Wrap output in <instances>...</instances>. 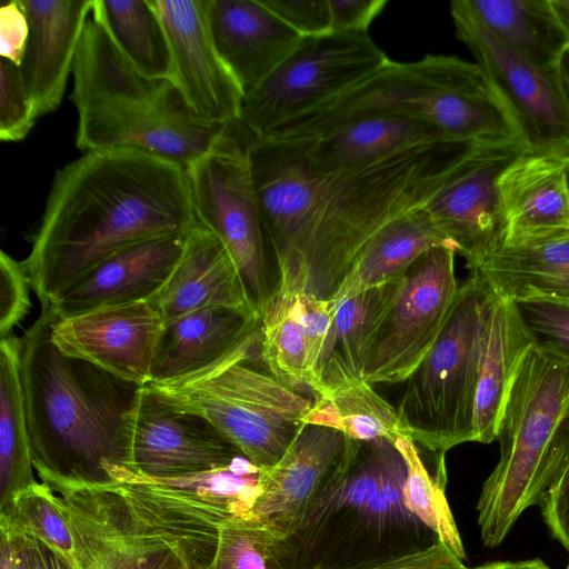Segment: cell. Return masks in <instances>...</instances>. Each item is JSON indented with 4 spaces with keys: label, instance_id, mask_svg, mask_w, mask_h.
Here are the masks:
<instances>
[{
    "label": "cell",
    "instance_id": "1",
    "mask_svg": "<svg viewBox=\"0 0 569 569\" xmlns=\"http://www.w3.org/2000/svg\"><path fill=\"white\" fill-rule=\"evenodd\" d=\"M475 144L438 141L325 176L306 167L296 142L254 136L251 168L279 278L329 300L365 243L423 207Z\"/></svg>",
    "mask_w": 569,
    "mask_h": 569
},
{
    "label": "cell",
    "instance_id": "2",
    "mask_svg": "<svg viewBox=\"0 0 569 569\" xmlns=\"http://www.w3.org/2000/svg\"><path fill=\"white\" fill-rule=\"evenodd\" d=\"M196 222L181 163L129 147L88 151L57 170L22 263L43 307L123 248Z\"/></svg>",
    "mask_w": 569,
    "mask_h": 569
},
{
    "label": "cell",
    "instance_id": "3",
    "mask_svg": "<svg viewBox=\"0 0 569 569\" xmlns=\"http://www.w3.org/2000/svg\"><path fill=\"white\" fill-rule=\"evenodd\" d=\"M49 306L20 338V376L31 459L54 492L110 488L134 472L130 415L140 386L62 353Z\"/></svg>",
    "mask_w": 569,
    "mask_h": 569
},
{
    "label": "cell",
    "instance_id": "4",
    "mask_svg": "<svg viewBox=\"0 0 569 569\" xmlns=\"http://www.w3.org/2000/svg\"><path fill=\"white\" fill-rule=\"evenodd\" d=\"M407 467L387 439L352 440L292 530L273 539L282 569H369L440 540L405 505Z\"/></svg>",
    "mask_w": 569,
    "mask_h": 569
},
{
    "label": "cell",
    "instance_id": "5",
    "mask_svg": "<svg viewBox=\"0 0 569 569\" xmlns=\"http://www.w3.org/2000/svg\"><path fill=\"white\" fill-rule=\"evenodd\" d=\"M369 117L427 121L458 141L523 142L516 121L482 68L477 62L443 54H427L412 62L389 59L352 88L263 138L310 140Z\"/></svg>",
    "mask_w": 569,
    "mask_h": 569
},
{
    "label": "cell",
    "instance_id": "6",
    "mask_svg": "<svg viewBox=\"0 0 569 569\" xmlns=\"http://www.w3.org/2000/svg\"><path fill=\"white\" fill-rule=\"evenodd\" d=\"M72 74L70 99L78 112L76 146L83 152L129 147L188 167L226 126L197 119L169 80L139 73L113 41L96 0Z\"/></svg>",
    "mask_w": 569,
    "mask_h": 569
},
{
    "label": "cell",
    "instance_id": "7",
    "mask_svg": "<svg viewBox=\"0 0 569 569\" xmlns=\"http://www.w3.org/2000/svg\"><path fill=\"white\" fill-rule=\"evenodd\" d=\"M260 345L259 322L208 367L146 386L177 409L207 418L253 465L271 468L306 425L313 401L258 366Z\"/></svg>",
    "mask_w": 569,
    "mask_h": 569
},
{
    "label": "cell",
    "instance_id": "8",
    "mask_svg": "<svg viewBox=\"0 0 569 569\" xmlns=\"http://www.w3.org/2000/svg\"><path fill=\"white\" fill-rule=\"evenodd\" d=\"M569 412V362L531 346L523 355L497 427L500 459L482 485L478 525L495 548L520 515L540 505L538 480L550 441Z\"/></svg>",
    "mask_w": 569,
    "mask_h": 569
},
{
    "label": "cell",
    "instance_id": "9",
    "mask_svg": "<svg viewBox=\"0 0 569 569\" xmlns=\"http://www.w3.org/2000/svg\"><path fill=\"white\" fill-rule=\"evenodd\" d=\"M492 288L471 273L436 343L405 381L398 417L406 436L433 455L473 441V417Z\"/></svg>",
    "mask_w": 569,
    "mask_h": 569
},
{
    "label": "cell",
    "instance_id": "10",
    "mask_svg": "<svg viewBox=\"0 0 569 569\" xmlns=\"http://www.w3.org/2000/svg\"><path fill=\"white\" fill-rule=\"evenodd\" d=\"M253 138L233 120L186 170L197 222L223 243L260 313L273 289L269 268L274 257L251 168Z\"/></svg>",
    "mask_w": 569,
    "mask_h": 569
},
{
    "label": "cell",
    "instance_id": "11",
    "mask_svg": "<svg viewBox=\"0 0 569 569\" xmlns=\"http://www.w3.org/2000/svg\"><path fill=\"white\" fill-rule=\"evenodd\" d=\"M388 60L368 34L303 37L264 81L243 96L238 120L256 137H267L352 88Z\"/></svg>",
    "mask_w": 569,
    "mask_h": 569
},
{
    "label": "cell",
    "instance_id": "12",
    "mask_svg": "<svg viewBox=\"0 0 569 569\" xmlns=\"http://www.w3.org/2000/svg\"><path fill=\"white\" fill-rule=\"evenodd\" d=\"M457 38L505 102L529 152L569 157V93L558 68L538 66L491 33L466 0L450 2Z\"/></svg>",
    "mask_w": 569,
    "mask_h": 569
},
{
    "label": "cell",
    "instance_id": "13",
    "mask_svg": "<svg viewBox=\"0 0 569 569\" xmlns=\"http://www.w3.org/2000/svg\"><path fill=\"white\" fill-rule=\"evenodd\" d=\"M455 254L451 248L436 247L407 270L370 349L363 372L367 382H405L427 357L459 291Z\"/></svg>",
    "mask_w": 569,
    "mask_h": 569
},
{
    "label": "cell",
    "instance_id": "14",
    "mask_svg": "<svg viewBox=\"0 0 569 569\" xmlns=\"http://www.w3.org/2000/svg\"><path fill=\"white\" fill-rule=\"evenodd\" d=\"M163 26L170 83L199 120L224 126L238 120L243 91L220 57L209 24V0H150Z\"/></svg>",
    "mask_w": 569,
    "mask_h": 569
},
{
    "label": "cell",
    "instance_id": "15",
    "mask_svg": "<svg viewBox=\"0 0 569 569\" xmlns=\"http://www.w3.org/2000/svg\"><path fill=\"white\" fill-rule=\"evenodd\" d=\"M130 432L134 473L144 477L198 475L243 456L207 418L177 409L148 386L140 388Z\"/></svg>",
    "mask_w": 569,
    "mask_h": 569
},
{
    "label": "cell",
    "instance_id": "16",
    "mask_svg": "<svg viewBox=\"0 0 569 569\" xmlns=\"http://www.w3.org/2000/svg\"><path fill=\"white\" fill-rule=\"evenodd\" d=\"M527 151L520 140L475 144L453 177L425 203L423 209L467 266L498 246L499 180Z\"/></svg>",
    "mask_w": 569,
    "mask_h": 569
},
{
    "label": "cell",
    "instance_id": "17",
    "mask_svg": "<svg viewBox=\"0 0 569 569\" xmlns=\"http://www.w3.org/2000/svg\"><path fill=\"white\" fill-rule=\"evenodd\" d=\"M61 496L82 569H188L169 543L147 532L113 488H79Z\"/></svg>",
    "mask_w": 569,
    "mask_h": 569
},
{
    "label": "cell",
    "instance_id": "18",
    "mask_svg": "<svg viewBox=\"0 0 569 569\" xmlns=\"http://www.w3.org/2000/svg\"><path fill=\"white\" fill-rule=\"evenodd\" d=\"M163 318L150 301L57 318L51 339L64 355L89 361L140 387L150 371Z\"/></svg>",
    "mask_w": 569,
    "mask_h": 569
},
{
    "label": "cell",
    "instance_id": "19",
    "mask_svg": "<svg viewBox=\"0 0 569 569\" xmlns=\"http://www.w3.org/2000/svg\"><path fill=\"white\" fill-rule=\"evenodd\" d=\"M351 442L339 430L306 423L278 463L263 468V493L251 521L267 528L276 539L286 537L342 465Z\"/></svg>",
    "mask_w": 569,
    "mask_h": 569
},
{
    "label": "cell",
    "instance_id": "20",
    "mask_svg": "<svg viewBox=\"0 0 569 569\" xmlns=\"http://www.w3.org/2000/svg\"><path fill=\"white\" fill-rule=\"evenodd\" d=\"M187 233L156 237L123 248L61 291L48 306L57 318H67L151 301L174 269Z\"/></svg>",
    "mask_w": 569,
    "mask_h": 569
},
{
    "label": "cell",
    "instance_id": "21",
    "mask_svg": "<svg viewBox=\"0 0 569 569\" xmlns=\"http://www.w3.org/2000/svg\"><path fill=\"white\" fill-rule=\"evenodd\" d=\"M497 247L569 237V188L562 159L531 153L517 158L499 180Z\"/></svg>",
    "mask_w": 569,
    "mask_h": 569
},
{
    "label": "cell",
    "instance_id": "22",
    "mask_svg": "<svg viewBox=\"0 0 569 569\" xmlns=\"http://www.w3.org/2000/svg\"><path fill=\"white\" fill-rule=\"evenodd\" d=\"M117 485L144 495L211 530L230 520H251L263 493V468L246 457L211 471L176 477L150 478L123 471Z\"/></svg>",
    "mask_w": 569,
    "mask_h": 569
},
{
    "label": "cell",
    "instance_id": "23",
    "mask_svg": "<svg viewBox=\"0 0 569 569\" xmlns=\"http://www.w3.org/2000/svg\"><path fill=\"white\" fill-rule=\"evenodd\" d=\"M216 48L243 96L264 81L302 40L262 0H209Z\"/></svg>",
    "mask_w": 569,
    "mask_h": 569
},
{
    "label": "cell",
    "instance_id": "24",
    "mask_svg": "<svg viewBox=\"0 0 569 569\" xmlns=\"http://www.w3.org/2000/svg\"><path fill=\"white\" fill-rule=\"evenodd\" d=\"M29 37L20 70L38 116L61 103L93 0H20Z\"/></svg>",
    "mask_w": 569,
    "mask_h": 569
},
{
    "label": "cell",
    "instance_id": "25",
    "mask_svg": "<svg viewBox=\"0 0 569 569\" xmlns=\"http://www.w3.org/2000/svg\"><path fill=\"white\" fill-rule=\"evenodd\" d=\"M163 321L207 308L259 311L220 239L200 223L187 233L181 256L162 290L150 301Z\"/></svg>",
    "mask_w": 569,
    "mask_h": 569
},
{
    "label": "cell",
    "instance_id": "26",
    "mask_svg": "<svg viewBox=\"0 0 569 569\" xmlns=\"http://www.w3.org/2000/svg\"><path fill=\"white\" fill-rule=\"evenodd\" d=\"M446 140L453 139L427 121L369 117L349 121L310 140L289 141L297 143L310 171L327 176L371 166L402 151Z\"/></svg>",
    "mask_w": 569,
    "mask_h": 569
},
{
    "label": "cell",
    "instance_id": "27",
    "mask_svg": "<svg viewBox=\"0 0 569 569\" xmlns=\"http://www.w3.org/2000/svg\"><path fill=\"white\" fill-rule=\"evenodd\" d=\"M259 322L260 315L230 308L200 309L164 322L149 383L173 380L208 367L232 350Z\"/></svg>",
    "mask_w": 569,
    "mask_h": 569
},
{
    "label": "cell",
    "instance_id": "28",
    "mask_svg": "<svg viewBox=\"0 0 569 569\" xmlns=\"http://www.w3.org/2000/svg\"><path fill=\"white\" fill-rule=\"evenodd\" d=\"M436 247L458 253L423 207L391 220L360 249L329 302L337 309L342 301L403 276L420 256Z\"/></svg>",
    "mask_w": 569,
    "mask_h": 569
},
{
    "label": "cell",
    "instance_id": "29",
    "mask_svg": "<svg viewBox=\"0 0 569 569\" xmlns=\"http://www.w3.org/2000/svg\"><path fill=\"white\" fill-rule=\"evenodd\" d=\"M468 268L502 299H540L569 306V237L496 247Z\"/></svg>",
    "mask_w": 569,
    "mask_h": 569
},
{
    "label": "cell",
    "instance_id": "30",
    "mask_svg": "<svg viewBox=\"0 0 569 569\" xmlns=\"http://www.w3.org/2000/svg\"><path fill=\"white\" fill-rule=\"evenodd\" d=\"M532 346L513 301L496 295L486 331L476 393L473 441L490 443L515 375Z\"/></svg>",
    "mask_w": 569,
    "mask_h": 569
},
{
    "label": "cell",
    "instance_id": "31",
    "mask_svg": "<svg viewBox=\"0 0 569 569\" xmlns=\"http://www.w3.org/2000/svg\"><path fill=\"white\" fill-rule=\"evenodd\" d=\"M305 423L332 428L349 439L369 442L387 439L391 442L406 436L397 408L379 396L363 378L342 373L322 377Z\"/></svg>",
    "mask_w": 569,
    "mask_h": 569
},
{
    "label": "cell",
    "instance_id": "32",
    "mask_svg": "<svg viewBox=\"0 0 569 569\" xmlns=\"http://www.w3.org/2000/svg\"><path fill=\"white\" fill-rule=\"evenodd\" d=\"M499 40L531 62L557 68L569 47V31L552 0H466Z\"/></svg>",
    "mask_w": 569,
    "mask_h": 569
},
{
    "label": "cell",
    "instance_id": "33",
    "mask_svg": "<svg viewBox=\"0 0 569 569\" xmlns=\"http://www.w3.org/2000/svg\"><path fill=\"white\" fill-rule=\"evenodd\" d=\"M406 273L339 303L320 365L323 375L363 378L377 333L400 292ZM322 386V380H321Z\"/></svg>",
    "mask_w": 569,
    "mask_h": 569
},
{
    "label": "cell",
    "instance_id": "34",
    "mask_svg": "<svg viewBox=\"0 0 569 569\" xmlns=\"http://www.w3.org/2000/svg\"><path fill=\"white\" fill-rule=\"evenodd\" d=\"M20 338L0 339V510L37 482L19 360Z\"/></svg>",
    "mask_w": 569,
    "mask_h": 569
},
{
    "label": "cell",
    "instance_id": "35",
    "mask_svg": "<svg viewBox=\"0 0 569 569\" xmlns=\"http://www.w3.org/2000/svg\"><path fill=\"white\" fill-rule=\"evenodd\" d=\"M300 290L287 279L277 283L260 310V357L266 369L292 390L308 389L301 330Z\"/></svg>",
    "mask_w": 569,
    "mask_h": 569
},
{
    "label": "cell",
    "instance_id": "36",
    "mask_svg": "<svg viewBox=\"0 0 569 569\" xmlns=\"http://www.w3.org/2000/svg\"><path fill=\"white\" fill-rule=\"evenodd\" d=\"M119 50L143 77L169 80L171 54L167 36L150 0H96Z\"/></svg>",
    "mask_w": 569,
    "mask_h": 569
},
{
    "label": "cell",
    "instance_id": "37",
    "mask_svg": "<svg viewBox=\"0 0 569 569\" xmlns=\"http://www.w3.org/2000/svg\"><path fill=\"white\" fill-rule=\"evenodd\" d=\"M393 443L402 455L407 467L402 489L406 507L463 561L465 548L445 495L447 482L445 457L439 459L431 473L410 437H398Z\"/></svg>",
    "mask_w": 569,
    "mask_h": 569
},
{
    "label": "cell",
    "instance_id": "38",
    "mask_svg": "<svg viewBox=\"0 0 569 569\" xmlns=\"http://www.w3.org/2000/svg\"><path fill=\"white\" fill-rule=\"evenodd\" d=\"M0 522L36 535L74 563V540L66 505L42 481L18 492L0 510Z\"/></svg>",
    "mask_w": 569,
    "mask_h": 569
},
{
    "label": "cell",
    "instance_id": "39",
    "mask_svg": "<svg viewBox=\"0 0 569 569\" xmlns=\"http://www.w3.org/2000/svg\"><path fill=\"white\" fill-rule=\"evenodd\" d=\"M539 492L541 513L551 535L569 549V412L557 428L545 455Z\"/></svg>",
    "mask_w": 569,
    "mask_h": 569
},
{
    "label": "cell",
    "instance_id": "40",
    "mask_svg": "<svg viewBox=\"0 0 569 569\" xmlns=\"http://www.w3.org/2000/svg\"><path fill=\"white\" fill-rule=\"evenodd\" d=\"M273 539L254 521H227L219 527L216 553L206 569H282L272 556Z\"/></svg>",
    "mask_w": 569,
    "mask_h": 569
},
{
    "label": "cell",
    "instance_id": "41",
    "mask_svg": "<svg viewBox=\"0 0 569 569\" xmlns=\"http://www.w3.org/2000/svg\"><path fill=\"white\" fill-rule=\"evenodd\" d=\"M513 302L532 345L569 362V306L540 299Z\"/></svg>",
    "mask_w": 569,
    "mask_h": 569
},
{
    "label": "cell",
    "instance_id": "42",
    "mask_svg": "<svg viewBox=\"0 0 569 569\" xmlns=\"http://www.w3.org/2000/svg\"><path fill=\"white\" fill-rule=\"evenodd\" d=\"M36 104L26 87L20 66L0 60V139L20 141L38 118Z\"/></svg>",
    "mask_w": 569,
    "mask_h": 569
},
{
    "label": "cell",
    "instance_id": "43",
    "mask_svg": "<svg viewBox=\"0 0 569 569\" xmlns=\"http://www.w3.org/2000/svg\"><path fill=\"white\" fill-rule=\"evenodd\" d=\"M301 330L305 345L306 385L316 396L321 389L320 365L336 308L329 300L300 292Z\"/></svg>",
    "mask_w": 569,
    "mask_h": 569
},
{
    "label": "cell",
    "instance_id": "44",
    "mask_svg": "<svg viewBox=\"0 0 569 569\" xmlns=\"http://www.w3.org/2000/svg\"><path fill=\"white\" fill-rule=\"evenodd\" d=\"M30 282L22 261L0 252V337L13 333L31 307Z\"/></svg>",
    "mask_w": 569,
    "mask_h": 569
},
{
    "label": "cell",
    "instance_id": "45",
    "mask_svg": "<svg viewBox=\"0 0 569 569\" xmlns=\"http://www.w3.org/2000/svg\"><path fill=\"white\" fill-rule=\"evenodd\" d=\"M262 2L302 37L333 32L329 0H262Z\"/></svg>",
    "mask_w": 569,
    "mask_h": 569
},
{
    "label": "cell",
    "instance_id": "46",
    "mask_svg": "<svg viewBox=\"0 0 569 569\" xmlns=\"http://www.w3.org/2000/svg\"><path fill=\"white\" fill-rule=\"evenodd\" d=\"M10 538L16 569H76V565L36 535L0 522Z\"/></svg>",
    "mask_w": 569,
    "mask_h": 569
},
{
    "label": "cell",
    "instance_id": "47",
    "mask_svg": "<svg viewBox=\"0 0 569 569\" xmlns=\"http://www.w3.org/2000/svg\"><path fill=\"white\" fill-rule=\"evenodd\" d=\"M332 31L368 34L372 21L388 4L386 0H329Z\"/></svg>",
    "mask_w": 569,
    "mask_h": 569
},
{
    "label": "cell",
    "instance_id": "48",
    "mask_svg": "<svg viewBox=\"0 0 569 569\" xmlns=\"http://www.w3.org/2000/svg\"><path fill=\"white\" fill-rule=\"evenodd\" d=\"M29 37V22L20 0L0 7V56L21 64Z\"/></svg>",
    "mask_w": 569,
    "mask_h": 569
},
{
    "label": "cell",
    "instance_id": "49",
    "mask_svg": "<svg viewBox=\"0 0 569 569\" xmlns=\"http://www.w3.org/2000/svg\"><path fill=\"white\" fill-rule=\"evenodd\" d=\"M369 569H469L441 540L426 550L411 553Z\"/></svg>",
    "mask_w": 569,
    "mask_h": 569
},
{
    "label": "cell",
    "instance_id": "50",
    "mask_svg": "<svg viewBox=\"0 0 569 569\" xmlns=\"http://www.w3.org/2000/svg\"><path fill=\"white\" fill-rule=\"evenodd\" d=\"M0 569H16L13 548L3 531H0Z\"/></svg>",
    "mask_w": 569,
    "mask_h": 569
},
{
    "label": "cell",
    "instance_id": "51",
    "mask_svg": "<svg viewBox=\"0 0 569 569\" xmlns=\"http://www.w3.org/2000/svg\"><path fill=\"white\" fill-rule=\"evenodd\" d=\"M557 68H558L560 78L567 89V92L569 93V47L566 49V51L561 56Z\"/></svg>",
    "mask_w": 569,
    "mask_h": 569
},
{
    "label": "cell",
    "instance_id": "52",
    "mask_svg": "<svg viewBox=\"0 0 569 569\" xmlns=\"http://www.w3.org/2000/svg\"><path fill=\"white\" fill-rule=\"evenodd\" d=\"M552 3L569 31V0H552Z\"/></svg>",
    "mask_w": 569,
    "mask_h": 569
},
{
    "label": "cell",
    "instance_id": "53",
    "mask_svg": "<svg viewBox=\"0 0 569 569\" xmlns=\"http://www.w3.org/2000/svg\"><path fill=\"white\" fill-rule=\"evenodd\" d=\"M513 569H550L542 560H522L517 561Z\"/></svg>",
    "mask_w": 569,
    "mask_h": 569
},
{
    "label": "cell",
    "instance_id": "54",
    "mask_svg": "<svg viewBox=\"0 0 569 569\" xmlns=\"http://www.w3.org/2000/svg\"><path fill=\"white\" fill-rule=\"evenodd\" d=\"M515 566L516 562L513 561H492L469 569H513Z\"/></svg>",
    "mask_w": 569,
    "mask_h": 569
},
{
    "label": "cell",
    "instance_id": "55",
    "mask_svg": "<svg viewBox=\"0 0 569 569\" xmlns=\"http://www.w3.org/2000/svg\"><path fill=\"white\" fill-rule=\"evenodd\" d=\"M565 176L569 188V157L562 159Z\"/></svg>",
    "mask_w": 569,
    "mask_h": 569
},
{
    "label": "cell",
    "instance_id": "56",
    "mask_svg": "<svg viewBox=\"0 0 569 569\" xmlns=\"http://www.w3.org/2000/svg\"><path fill=\"white\" fill-rule=\"evenodd\" d=\"M568 550H569V549H568ZM566 569H569V561H568V565H567Z\"/></svg>",
    "mask_w": 569,
    "mask_h": 569
}]
</instances>
